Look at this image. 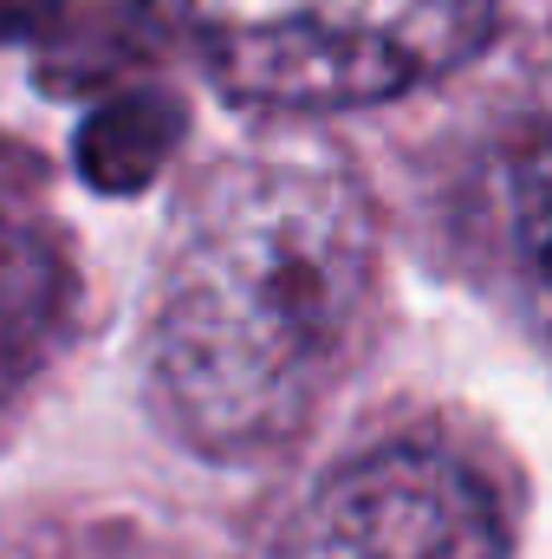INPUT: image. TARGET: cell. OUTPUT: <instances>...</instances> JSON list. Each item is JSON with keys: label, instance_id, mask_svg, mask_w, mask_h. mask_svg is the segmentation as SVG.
Here are the masks:
<instances>
[{"label": "cell", "instance_id": "obj_1", "mask_svg": "<svg viewBox=\"0 0 552 559\" xmlns=\"http://www.w3.org/2000/svg\"><path fill=\"white\" fill-rule=\"evenodd\" d=\"M371 299L364 182L312 143L228 156L182 202L156 274L149 397L195 455H274L345 378Z\"/></svg>", "mask_w": 552, "mask_h": 559}, {"label": "cell", "instance_id": "obj_2", "mask_svg": "<svg viewBox=\"0 0 552 559\" xmlns=\"http://www.w3.org/2000/svg\"><path fill=\"white\" fill-rule=\"evenodd\" d=\"M241 105L351 111L455 72L494 33V0H137Z\"/></svg>", "mask_w": 552, "mask_h": 559}, {"label": "cell", "instance_id": "obj_3", "mask_svg": "<svg viewBox=\"0 0 552 559\" xmlns=\"http://www.w3.org/2000/svg\"><path fill=\"white\" fill-rule=\"evenodd\" d=\"M279 559H507V521L468 462L391 442L305 495Z\"/></svg>", "mask_w": 552, "mask_h": 559}, {"label": "cell", "instance_id": "obj_4", "mask_svg": "<svg viewBox=\"0 0 552 559\" xmlns=\"http://www.w3.org/2000/svg\"><path fill=\"white\" fill-rule=\"evenodd\" d=\"M72 312V274L39 228L0 222V397L59 345Z\"/></svg>", "mask_w": 552, "mask_h": 559}, {"label": "cell", "instance_id": "obj_5", "mask_svg": "<svg viewBox=\"0 0 552 559\" xmlns=\"http://www.w3.org/2000/svg\"><path fill=\"white\" fill-rule=\"evenodd\" d=\"M507 261L520 312L552 358V118L507 163Z\"/></svg>", "mask_w": 552, "mask_h": 559}, {"label": "cell", "instance_id": "obj_6", "mask_svg": "<svg viewBox=\"0 0 552 559\" xmlns=\"http://www.w3.org/2000/svg\"><path fill=\"white\" fill-rule=\"evenodd\" d=\"M176 138H182V111L163 92H131V98H111V105H98L85 118V131H79V169H85L92 189L131 195V189H143L169 163Z\"/></svg>", "mask_w": 552, "mask_h": 559}, {"label": "cell", "instance_id": "obj_7", "mask_svg": "<svg viewBox=\"0 0 552 559\" xmlns=\"http://www.w3.org/2000/svg\"><path fill=\"white\" fill-rule=\"evenodd\" d=\"M65 0H0V39H33L59 20Z\"/></svg>", "mask_w": 552, "mask_h": 559}]
</instances>
